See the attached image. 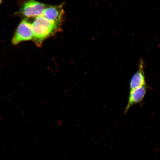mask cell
Returning a JSON list of instances; mask_svg holds the SVG:
<instances>
[{
  "instance_id": "obj_1",
  "label": "cell",
  "mask_w": 160,
  "mask_h": 160,
  "mask_svg": "<svg viewBox=\"0 0 160 160\" xmlns=\"http://www.w3.org/2000/svg\"><path fill=\"white\" fill-rule=\"evenodd\" d=\"M34 18L31 23L32 41L36 45L40 47L46 39L59 31L61 25L49 21L42 15Z\"/></svg>"
},
{
  "instance_id": "obj_2",
  "label": "cell",
  "mask_w": 160,
  "mask_h": 160,
  "mask_svg": "<svg viewBox=\"0 0 160 160\" xmlns=\"http://www.w3.org/2000/svg\"><path fill=\"white\" fill-rule=\"evenodd\" d=\"M48 5L35 0H28L20 9V13L26 18H35L43 14Z\"/></svg>"
},
{
  "instance_id": "obj_3",
  "label": "cell",
  "mask_w": 160,
  "mask_h": 160,
  "mask_svg": "<svg viewBox=\"0 0 160 160\" xmlns=\"http://www.w3.org/2000/svg\"><path fill=\"white\" fill-rule=\"evenodd\" d=\"M33 34L31 23L27 19L23 20L18 26L12 39L13 45H17L21 42L32 40Z\"/></svg>"
},
{
  "instance_id": "obj_4",
  "label": "cell",
  "mask_w": 160,
  "mask_h": 160,
  "mask_svg": "<svg viewBox=\"0 0 160 160\" xmlns=\"http://www.w3.org/2000/svg\"><path fill=\"white\" fill-rule=\"evenodd\" d=\"M148 89V87L146 84L130 91L128 102L124 110L125 113H127L132 106L137 104L143 101Z\"/></svg>"
},
{
  "instance_id": "obj_5",
  "label": "cell",
  "mask_w": 160,
  "mask_h": 160,
  "mask_svg": "<svg viewBox=\"0 0 160 160\" xmlns=\"http://www.w3.org/2000/svg\"><path fill=\"white\" fill-rule=\"evenodd\" d=\"M64 13L62 4L48 5L44 11L42 15L49 21L61 26Z\"/></svg>"
},
{
  "instance_id": "obj_6",
  "label": "cell",
  "mask_w": 160,
  "mask_h": 160,
  "mask_svg": "<svg viewBox=\"0 0 160 160\" xmlns=\"http://www.w3.org/2000/svg\"><path fill=\"white\" fill-rule=\"evenodd\" d=\"M145 62L143 59L141 58L139 60L138 69L133 75L130 81V91L147 84L145 79Z\"/></svg>"
},
{
  "instance_id": "obj_7",
  "label": "cell",
  "mask_w": 160,
  "mask_h": 160,
  "mask_svg": "<svg viewBox=\"0 0 160 160\" xmlns=\"http://www.w3.org/2000/svg\"><path fill=\"white\" fill-rule=\"evenodd\" d=\"M2 0H0V4H1V3L2 2Z\"/></svg>"
}]
</instances>
